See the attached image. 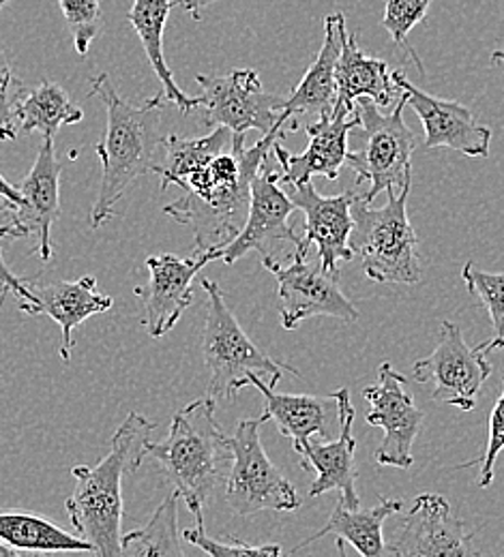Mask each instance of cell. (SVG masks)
Instances as JSON below:
<instances>
[{"label":"cell","instance_id":"1","mask_svg":"<svg viewBox=\"0 0 504 557\" xmlns=\"http://www.w3.org/2000/svg\"><path fill=\"white\" fill-rule=\"evenodd\" d=\"M280 138H286V132H271L251 148H245V136H234L228 150L187 176L181 187L185 194L163 207L168 216L194 230L196 251L223 249L243 230L251 181Z\"/></svg>","mask_w":504,"mask_h":557},{"label":"cell","instance_id":"2","mask_svg":"<svg viewBox=\"0 0 504 557\" xmlns=\"http://www.w3.org/2000/svg\"><path fill=\"white\" fill-rule=\"evenodd\" d=\"M90 97H99L106 108V136L95 146L101 161V185L90 210V227L97 230L114 216L116 205L134 181L157 174L161 165L157 152L163 150L161 114L168 101L159 92L143 103H130L108 73L90 79Z\"/></svg>","mask_w":504,"mask_h":557},{"label":"cell","instance_id":"3","mask_svg":"<svg viewBox=\"0 0 504 557\" xmlns=\"http://www.w3.org/2000/svg\"><path fill=\"white\" fill-rule=\"evenodd\" d=\"M155 424L130 412L110 440V450L95 466L72 468L75 487L65 502L73 528L95 557H121L123 476L136 472L146 457Z\"/></svg>","mask_w":504,"mask_h":557},{"label":"cell","instance_id":"4","mask_svg":"<svg viewBox=\"0 0 504 557\" xmlns=\"http://www.w3.org/2000/svg\"><path fill=\"white\" fill-rule=\"evenodd\" d=\"M217 399L200 397L179 410L163 442H148L146 457L163 470L174 491L185 499L198 528H205V506L211 502L232 450L217 422Z\"/></svg>","mask_w":504,"mask_h":557},{"label":"cell","instance_id":"5","mask_svg":"<svg viewBox=\"0 0 504 557\" xmlns=\"http://www.w3.org/2000/svg\"><path fill=\"white\" fill-rule=\"evenodd\" d=\"M207 292V322L202 337L205 364L211 371L209 395L213 399H232L245 388L247 375H260L271 388L282 380V371L298 375V369L278 362L258 348L228 309L223 292L213 278H202Z\"/></svg>","mask_w":504,"mask_h":557},{"label":"cell","instance_id":"6","mask_svg":"<svg viewBox=\"0 0 504 557\" xmlns=\"http://www.w3.org/2000/svg\"><path fill=\"white\" fill-rule=\"evenodd\" d=\"M410 187L413 183L399 196L393 189L386 191V205L380 209L360 202L359 196L353 205L355 232L351 243L360 256L365 275L376 283L415 285L421 278L419 240L408 219Z\"/></svg>","mask_w":504,"mask_h":557},{"label":"cell","instance_id":"7","mask_svg":"<svg viewBox=\"0 0 504 557\" xmlns=\"http://www.w3.org/2000/svg\"><path fill=\"white\" fill-rule=\"evenodd\" d=\"M357 103L365 146L359 152L348 154L346 165L357 174V187L362 183L369 185V189L357 194L360 202L371 205L382 191H402L413 183V154L419 144L415 132L404 121V110L408 106L406 90L389 114L380 112L369 99H359Z\"/></svg>","mask_w":504,"mask_h":557},{"label":"cell","instance_id":"8","mask_svg":"<svg viewBox=\"0 0 504 557\" xmlns=\"http://www.w3.org/2000/svg\"><path fill=\"white\" fill-rule=\"evenodd\" d=\"M267 420V414L241 420L236 433L228 437L232 468L225 483V502L236 515H256L262 510L292 512L300 506V495L262 446L260 426Z\"/></svg>","mask_w":504,"mask_h":557},{"label":"cell","instance_id":"9","mask_svg":"<svg viewBox=\"0 0 504 557\" xmlns=\"http://www.w3.org/2000/svg\"><path fill=\"white\" fill-rule=\"evenodd\" d=\"M202 88L200 108L209 127H225L234 136L256 129L262 136L280 129L284 97L267 92L258 71L232 70L223 75H196ZM288 134V132H286Z\"/></svg>","mask_w":504,"mask_h":557},{"label":"cell","instance_id":"10","mask_svg":"<svg viewBox=\"0 0 504 557\" xmlns=\"http://www.w3.org/2000/svg\"><path fill=\"white\" fill-rule=\"evenodd\" d=\"M296 207L290 200V194L282 189L280 168L269 150L258 174L251 181V198L243 230L236 234L232 243L221 249V260L225 264H234L245 253L258 251L262 262H278L280 245H296L300 238L290 225V216Z\"/></svg>","mask_w":504,"mask_h":557},{"label":"cell","instance_id":"11","mask_svg":"<svg viewBox=\"0 0 504 557\" xmlns=\"http://www.w3.org/2000/svg\"><path fill=\"white\" fill-rule=\"evenodd\" d=\"M490 375L492 364L488 354L481 346L470 348L462 329L448 320L440 324L432 354L413 364V377L417 382L435 384L432 399L455 406L462 412H472L477 408V395Z\"/></svg>","mask_w":504,"mask_h":557},{"label":"cell","instance_id":"12","mask_svg":"<svg viewBox=\"0 0 504 557\" xmlns=\"http://www.w3.org/2000/svg\"><path fill=\"white\" fill-rule=\"evenodd\" d=\"M362 399L369 404L367 422L384 431L376 450V463L380 468H413V444L426 417L415 404L408 377L395 371L389 362H382L378 367L376 384L362 388Z\"/></svg>","mask_w":504,"mask_h":557},{"label":"cell","instance_id":"13","mask_svg":"<svg viewBox=\"0 0 504 557\" xmlns=\"http://www.w3.org/2000/svg\"><path fill=\"white\" fill-rule=\"evenodd\" d=\"M357 191L348 189L340 196L324 198L316 191L314 183L292 187L290 200L296 210L305 212V234L296 249L307 253L311 245L318 247L320 271L324 275H340V262H351L355 258L353 249V232L355 216L353 205L357 200Z\"/></svg>","mask_w":504,"mask_h":557},{"label":"cell","instance_id":"14","mask_svg":"<svg viewBox=\"0 0 504 557\" xmlns=\"http://www.w3.org/2000/svg\"><path fill=\"white\" fill-rule=\"evenodd\" d=\"M389 549L391 557H483L475 547V534L438 493L417 495Z\"/></svg>","mask_w":504,"mask_h":557},{"label":"cell","instance_id":"15","mask_svg":"<svg viewBox=\"0 0 504 557\" xmlns=\"http://www.w3.org/2000/svg\"><path fill=\"white\" fill-rule=\"evenodd\" d=\"M280 285V307L282 326L294 331L303 320L327 315L342 322H357L359 309L344 296L337 285V277L324 275L320 269L307 264V253L298 249L292 251V262H262Z\"/></svg>","mask_w":504,"mask_h":557},{"label":"cell","instance_id":"16","mask_svg":"<svg viewBox=\"0 0 504 557\" xmlns=\"http://www.w3.org/2000/svg\"><path fill=\"white\" fill-rule=\"evenodd\" d=\"M216 260H221L219 249L196 251L194 258H179L172 253L146 258L150 277L146 287H136V296L145 298L143 326L150 337L159 339L179 324L194 300V278Z\"/></svg>","mask_w":504,"mask_h":557},{"label":"cell","instance_id":"17","mask_svg":"<svg viewBox=\"0 0 504 557\" xmlns=\"http://www.w3.org/2000/svg\"><path fill=\"white\" fill-rule=\"evenodd\" d=\"M360 127L359 112H327L305 125L309 138L300 154H292L280 141L271 146V154L280 168V181L290 187L311 183L316 176L337 181L348 161V134Z\"/></svg>","mask_w":504,"mask_h":557},{"label":"cell","instance_id":"18","mask_svg":"<svg viewBox=\"0 0 504 557\" xmlns=\"http://www.w3.org/2000/svg\"><path fill=\"white\" fill-rule=\"evenodd\" d=\"M395 82L408 92V106L417 112L426 129V148H451L464 157H488L492 129L481 125L475 114L451 99H440L417 88L402 71H395Z\"/></svg>","mask_w":504,"mask_h":557},{"label":"cell","instance_id":"19","mask_svg":"<svg viewBox=\"0 0 504 557\" xmlns=\"http://www.w3.org/2000/svg\"><path fill=\"white\" fill-rule=\"evenodd\" d=\"M337 414H340V435L331 442H311L300 457L303 470H316V481L309 487V497H318L327 491H342V504L351 510H359V491H357V463L355 450L357 440L353 435L355 408L351 401V388H340L335 395Z\"/></svg>","mask_w":504,"mask_h":557},{"label":"cell","instance_id":"20","mask_svg":"<svg viewBox=\"0 0 504 557\" xmlns=\"http://www.w3.org/2000/svg\"><path fill=\"white\" fill-rule=\"evenodd\" d=\"M61 174L63 163L57 157L54 139H44L35 165L17 187L24 205L17 207V221L26 236H35L37 256L48 262L54 256L52 225L61 214Z\"/></svg>","mask_w":504,"mask_h":557},{"label":"cell","instance_id":"21","mask_svg":"<svg viewBox=\"0 0 504 557\" xmlns=\"http://www.w3.org/2000/svg\"><path fill=\"white\" fill-rule=\"evenodd\" d=\"M245 386H254L265 395L269 420H275L280 433L288 437L292 448L298 457L307 450L311 440L329 437L335 424H340L335 397H316V395H288L275 393L260 375L251 373L245 380Z\"/></svg>","mask_w":504,"mask_h":557},{"label":"cell","instance_id":"22","mask_svg":"<svg viewBox=\"0 0 504 557\" xmlns=\"http://www.w3.org/2000/svg\"><path fill=\"white\" fill-rule=\"evenodd\" d=\"M335 84L337 97L333 112L344 114L355 112L359 99H369L378 108H389L404 95L402 86L395 82V71L389 67V63L376 57H367L360 50L359 37L348 30L342 41Z\"/></svg>","mask_w":504,"mask_h":557},{"label":"cell","instance_id":"23","mask_svg":"<svg viewBox=\"0 0 504 557\" xmlns=\"http://www.w3.org/2000/svg\"><path fill=\"white\" fill-rule=\"evenodd\" d=\"M346 30L348 26H346L344 13L337 11L324 17V41L320 46L316 61L309 65L298 86L290 92V97H286L284 110L280 114V125H278L280 129H286V123L300 114L316 112L320 116V114L333 112L335 97H337L335 71L340 63L342 41Z\"/></svg>","mask_w":504,"mask_h":557},{"label":"cell","instance_id":"24","mask_svg":"<svg viewBox=\"0 0 504 557\" xmlns=\"http://www.w3.org/2000/svg\"><path fill=\"white\" fill-rule=\"evenodd\" d=\"M35 305L26 311L28 315H48L63 331L61 358L63 362L72 360L73 329L86 322L97 313H106L112 309V296L97 292V278L82 277L77 281H54L48 285H35L26 281Z\"/></svg>","mask_w":504,"mask_h":557},{"label":"cell","instance_id":"25","mask_svg":"<svg viewBox=\"0 0 504 557\" xmlns=\"http://www.w3.org/2000/svg\"><path fill=\"white\" fill-rule=\"evenodd\" d=\"M172 7H174V0H134V7L130 9L127 20L134 26L145 48L150 67L155 71L157 79L161 82V92L165 101L187 114L200 108V97H189L179 88L172 70L168 67V61H165L163 33H165V24Z\"/></svg>","mask_w":504,"mask_h":557},{"label":"cell","instance_id":"26","mask_svg":"<svg viewBox=\"0 0 504 557\" xmlns=\"http://www.w3.org/2000/svg\"><path fill=\"white\" fill-rule=\"evenodd\" d=\"M399 510H402V502L393 497H382L373 508H367V510H351L340 499L327 525L314 536H309L307 541H303L296 549H305L309 543L327 534H333L344 543L353 545L360 557H384L382 528H384V521L397 515Z\"/></svg>","mask_w":504,"mask_h":557},{"label":"cell","instance_id":"27","mask_svg":"<svg viewBox=\"0 0 504 557\" xmlns=\"http://www.w3.org/2000/svg\"><path fill=\"white\" fill-rule=\"evenodd\" d=\"M0 541L13 549L52 554H93L90 545L41 515L26 510H0Z\"/></svg>","mask_w":504,"mask_h":557},{"label":"cell","instance_id":"28","mask_svg":"<svg viewBox=\"0 0 504 557\" xmlns=\"http://www.w3.org/2000/svg\"><path fill=\"white\" fill-rule=\"evenodd\" d=\"M82 119V108L54 82H41L33 90H26L17 106L20 134L39 132L44 139L57 138L63 125H77Z\"/></svg>","mask_w":504,"mask_h":557},{"label":"cell","instance_id":"29","mask_svg":"<svg viewBox=\"0 0 504 557\" xmlns=\"http://www.w3.org/2000/svg\"><path fill=\"white\" fill-rule=\"evenodd\" d=\"M234 134L225 127H216L205 138H183V136H168L163 138V159L157 170L161 178V189L165 191L170 185L183 187L189 174L209 165L217 154L232 146Z\"/></svg>","mask_w":504,"mask_h":557},{"label":"cell","instance_id":"30","mask_svg":"<svg viewBox=\"0 0 504 557\" xmlns=\"http://www.w3.org/2000/svg\"><path fill=\"white\" fill-rule=\"evenodd\" d=\"M179 499L181 495L174 491L143 528L123 534L121 557H187L181 545Z\"/></svg>","mask_w":504,"mask_h":557},{"label":"cell","instance_id":"31","mask_svg":"<svg viewBox=\"0 0 504 557\" xmlns=\"http://www.w3.org/2000/svg\"><path fill=\"white\" fill-rule=\"evenodd\" d=\"M462 278L468 287V294L477 298L490 313L494 335L488 344H481L485 354L504 348V273H488L475 262H468L462 269Z\"/></svg>","mask_w":504,"mask_h":557},{"label":"cell","instance_id":"32","mask_svg":"<svg viewBox=\"0 0 504 557\" xmlns=\"http://www.w3.org/2000/svg\"><path fill=\"white\" fill-rule=\"evenodd\" d=\"M433 0H386L382 13V28L391 35L393 44L399 46L415 63L419 71L426 75L423 63L415 48L408 41V35L417 24H421L432 7Z\"/></svg>","mask_w":504,"mask_h":557},{"label":"cell","instance_id":"33","mask_svg":"<svg viewBox=\"0 0 504 557\" xmlns=\"http://www.w3.org/2000/svg\"><path fill=\"white\" fill-rule=\"evenodd\" d=\"M4 238H26V230L17 221V207L0 198V287L4 289L0 300H4L7 294H13L17 298V309H22L26 313L35 305V296H33L28 283L20 281L7 267L4 253H2Z\"/></svg>","mask_w":504,"mask_h":557},{"label":"cell","instance_id":"34","mask_svg":"<svg viewBox=\"0 0 504 557\" xmlns=\"http://www.w3.org/2000/svg\"><path fill=\"white\" fill-rule=\"evenodd\" d=\"M59 4L72 30L75 52L79 57H86L90 44L101 33V0H59Z\"/></svg>","mask_w":504,"mask_h":557},{"label":"cell","instance_id":"35","mask_svg":"<svg viewBox=\"0 0 504 557\" xmlns=\"http://www.w3.org/2000/svg\"><path fill=\"white\" fill-rule=\"evenodd\" d=\"M26 95V86L11 63V57L0 44V139H13L20 134L17 106Z\"/></svg>","mask_w":504,"mask_h":557},{"label":"cell","instance_id":"36","mask_svg":"<svg viewBox=\"0 0 504 557\" xmlns=\"http://www.w3.org/2000/svg\"><path fill=\"white\" fill-rule=\"evenodd\" d=\"M183 541L196 545L209 557H284L280 545H247L234 536L228 541H216L205 528L198 525L185 530Z\"/></svg>","mask_w":504,"mask_h":557},{"label":"cell","instance_id":"37","mask_svg":"<svg viewBox=\"0 0 504 557\" xmlns=\"http://www.w3.org/2000/svg\"><path fill=\"white\" fill-rule=\"evenodd\" d=\"M504 450V388L503 395L499 397L494 410H492V417H490V440H488V446H485V453L483 457L470 461V463H464L459 466L462 468H468V466H481V479H479V487L485 488L492 485L494 481V468H496V459L499 455Z\"/></svg>","mask_w":504,"mask_h":557},{"label":"cell","instance_id":"38","mask_svg":"<svg viewBox=\"0 0 504 557\" xmlns=\"http://www.w3.org/2000/svg\"><path fill=\"white\" fill-rule=\"evenodd\" d=\"M219 0H174V7H181L183 11H187L194 20H200L202 11L211 4H216Z\"/></svg>","mask_w":504,"mask_h":557},{"label":"cell","instance_id":"39","mask_svg":"<svg viewBox=\"0 0 504 557\" xmlns=\"http://www.w3.org/2000/svg\"><path fill=\"white\" fill-rule=\"evenodd\" d=\"M0 198L15 205V207L24 205V196L20 194V189L15 185H11L2 174H0Z\"/></svg>","mask_w":504,"mask_h":557},{"label":"cell","instance_id":"40","mask_svg":"<svg viewBox=\"0 0 504 557\" xmlns=\"http://www.w3.org/2000/svg\"><path fill=\"white\" fill-rule=\"evenodd\" d=\"M0 557H20V554L13 547H9L7 543L0 541Z\"/></svg>","mask_w":504,"mask_h":557},{"label":"cell","instance_id":"41","mask_svg":"<svg viewBox=\"0 0 504 557\" xmlns=\"http://www.w3.org/2000/svg\"><path fill=\"white\" fill-rule=\"evenodd\" d=\"M492 63H504V50H494L492 52Z\"/></svg>","mask_w":504,"mask_h":557},{"label":"cell","instance_id":"42","mask_svg":"<svg viewBox=\"0 0 504 557\" xmlns=\"http://www.w3.org/2000/svg\"><path fill=\"white\" fill-rule=\"evenodd\" d=\"M337 554L340 557H348L346 556V543L342 539H337Z\"/></svg>","mask_w":504,"mask_h":557},{"label":"cell","instance_id":"43","mask_svg":"<svg viewBox=\"0 0 504 557\" xmlns=\"http://www.w3.org/2000/svg\"><path fill=\"white\" fill-rule=\"evenodd\" d=\"M7 2H11V0H0V9H2Z\"/></svg>","mask_w":504,"mask_h":557},{"label":"cell","instance_id":"44","mask_svg":"<svg viewBox=\"0 0 504 557\" xmlns=\"http://www.w3.org/2000/svg\"><path fill=\"white\" fill-rule=\"evenodd\" d=\"M37 557H46V556H37Z\"/></svg>","mask_w":504,"mask_h":557},{"label":"cell","instance_id":"45","mask_svg":"<svg viewBox=\"0 0 504 557\" xmlns=\"http://www.w3.org/2000/svg\"><path fill=\"white\" fill-rule=\"evenodd\" d=\"M504 557V556H503Z\"/></svg>","mask_w":504,"mask_h":557}]
</instances>
